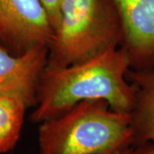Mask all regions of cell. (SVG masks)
Listing matches in <instances>:
<instances>
[{
	"label": "cell",
	"instance_id": "6da1fadb",
	"mask_svg": "<svg viewBox=\"0 0 154 154\" xmlns=\"http://www.w3.org/2000/svg\"><path fill=\"white\" fill-rule=\"evenodd\" d=\"M131 60L124 46H113L88 60L45 69L37 93L33 122L56 118L87 100L102 99L112 110L131 113L135 89L127 75Z\"/></svg>",
	"mask_w": 154,
	"mask_h": 154
},
{
	"label": "cell",
	"instance_id": "7a4b0ae2",
	"mask_svg": "<svg viewBox=\"0 0 154 154\" xmlns=\"http://www.w3.org/2000/svg\"><path fill=\"white\" fill-rule=\"evenodd\" d=\"M40 123L39 154H120L134 146L131 113L102 99L82 101Z\"/></svg>",
	"mask_w": 154,
	"mask_h": 154
},
{
	"label": "cell",
	"instance_id": "3957f363",
	"mask_svg": "<svg viewBox=\"0 0 154 154\" xmlns=\"http://www.w3.org/2000/svg\"><path fill=\"white\" fill-rule=\"evenodd\" d=\"M123 42L117 13L102 0H63L45 69L86 61Z\"/></svg>",
	"mask_w": 154,
	"mask_h": 154
},
{
	"label": "cell",
	"instance_id": "277c9868",
	"mask_svg": "<svg viewBox=\"0 0 154 154\" xmlns=\"http://www.w3.org/2000/svg\"><path fill=\"white\" fill-rule=\"evenodd\" d=\"M53 33L41 0H0V45L11 53L48 46Z\"/></svg>",
	"mask_w": 154,
	"mask_h": 154
},
{
	"label": "cell",
	"instance_id": "5b68a950",
	"mask_svg": "<svg viewBox=\"0 0 154 154\" xmlns=\"http://www.w3.org/2000/svg\"><path fill=\"white\" fill-rule=\"evenodd\" d=\"M121 22L123 45L136 70L154 69V0H110Z\"/></svg>",
	"mask_w": 154,
	"mask_h": 154
},
{
	"label": "cell",
	"instance_id": "8992f818",
	"mask_svg": "<svg viewBox=\"0 0 154 154\" xmlns=\"http://www.w3.org/2000/svg\"><path fill=\"white\" fill-rule=\"evenodd\" d=\"M47 57V45L32 48L22 55H14L0 45V94L22 99L28 108L35 106Z\"/></svg>",
	"mask_w": 154,
	"mask_h": 154
},
{
	"label": "cell",
	"instance_id": "52a82bcc",
	"mask_svg": "<svg viewBox=\"0 0 154 154\" xmlns=\"http://www.w3.org/2000/svg\"><path fill=\"white\" fill-rule=\"evenodd\" d=\"M127 78L135 89V103L131 112L134 146L151 143L154 147V69H129Z\"/></svg>",
	"mask_w": 154,
	"mask_h": 154
},
{
	"label": "cell",
	"instance_id": "ba28073f",
	"mask_svg": "<svg viewBox=\"0 0 154 154\" xmlns=\"http://www.w3.org/2000/svg\"><path fill=\"white\" fill-rule=\"evenodd\" d=\"M27 109L22 99L0 94V153L10 152L17 145Z\"/></svg>",
	"mask_w": 154,
	"mask_h": 154
},
{
	"label": "cell",
	"instance_id": "9c48e42d",
	"mask_svg": "<svg viewBox=\"0 0 154 154\" xmlns=\"http://www.w3.org/2000/svg\"><path fill=\"white\" fill-rule=\"evenodd\" d=\"M62 1L63 0H41L45 9L48 14L50 22L51 23L53 30L55 29L57 21H58Z\"/></svg>",
	"mask_w": 154,
	"mask_h": 154
},
{
	"label": "cell",
	"instance_id": "30bf717a",
	"mask_svg": "<svg viewBox=\"0 0 154 154\" xmlns=\"http://www.w3.org/2000/svg\"><path fill=\"white\" fill-rule=\"evenodd\" d=\"M120 154H154V147L151 143L140 146H132Z\"/></svg>",
	"mask_w": 154,
	"mask_h": 154
}]
</instances>
